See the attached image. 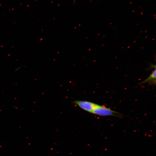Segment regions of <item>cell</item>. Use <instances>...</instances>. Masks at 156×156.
Here are the masks:
<instances>
[{
  "label": "cell",
  "instance_id": "cell-3",
  "mask_svg": "<svg viewBox=\"0 0 156 156\" xmlns=\"http://www.w3.org/2000/svg\"><path fill=\"white\" fill-rule=\"evenodd\" d=\"M148 83L149 84L152 85L156 84V69L152 72L151 74L149 75L148 77L146 79L141 82L140 84Z\"/></svg>",
  "mask_w": 156,
  "mask_h": 156
},
{
  "label": "cell",
  "instance_id": "cell-1",
  "mask_svg": "<svg viewBox=\"0 0 156 156\" xmlns=\"http://www.w3.org/2000/svg\"><path fill=\"white\" fill-rule=\"evenodd\" d=\"M100 116H118L119 113L115 112L103 105H98L91 113Z\"/></svg>",
  "mask_w": 156,
  "mask_h": 156
},
{
  "label": "cell",
  "instance_id": "cell-4",
  "mask_svg": "<svg viewBox=\"0 0 156 156\" xmlns=\"http://www.w3.org/2000/svg\"><path fill=\"white\" fill-rule=\"evenodd\" d=\"M20 67H18L16 68L15 70V71H17L20 69Z\"/></svg>",
  "mask_w": 156,
  "mask_h": 156
},
{
  "label": "cell",
  "instance_id": "cell-5",
  "mask_svg": "<svg viewBox=\"0 0 156 156\" xmlns=\"http://www.w3.org/2000/svg\"><path fill=\"white\" fill-rule=\"evenodd\" d=\"M76 0H74V2H75Z\"/></svg>",
  "mask_w": 156,
  "mask_h": 156
},
{
  "label": "cell",
  "instance_id": "cell-2",
  "mask_svg": "<svg viewBox=\"0 0 156 156\" xmlns=\"http://www.w3.org/2000/svg\"><path fill=\"white\" fill-rule=\"evenodd\" d=\"M74 102L83 109L91 113L98 105L93 103L86 101H77Z\"/></svg>",
  "mask_w": 156,
  "mask_h": 156
}]
</instances>
